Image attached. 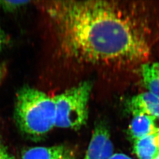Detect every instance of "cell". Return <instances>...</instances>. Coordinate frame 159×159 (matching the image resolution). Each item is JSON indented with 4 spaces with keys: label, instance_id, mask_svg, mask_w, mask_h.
I'll use <instances>...</instances> for the list:
<instances>
[{
    "label": "cell",
    "instance_id": "obj_15",
    "mask_svg": "<svg viewBox=\"0 0 159 159\" xmlns=\"http://www.w3.org/2000/svg\"><path fill=\"white\" fill-rule=\"evenodd\" d=\"M154 159H159V154L157 156V157H155Z\"/></svg>",
    "mask_w": 159,
    "mask_h": 159
},
{
    "label": "cell",
    "instance_id": "obj_6",
    "mask_svg": "<svg viewBox=\"0 0 159 159\" xmlns=\"http://www.w3.org/2000/svg\"><path fill=\"white\" fill-rule=\"evenodd\" d=\"M21 159H75L74 152L66 146L30 148L23 152Z\"/></svg>",
    "mask_w": 159,
    "mask_h": 159
},
{
    "label": "cell",
    "instance_id": "obj_13",
    "mask_svg": "<svg viewBox=\"0 0 159 159\" xmlns=\"http://www.w3.org/2000/svg\"><path fill=\"white\" fill-rule=\"evenodd\" d=\"M108 159H132L129 156L123 153L113 154Z\"/></svg>",
    "mask_w": 159,
    "mask_h": 159
},
{
    "label": "cell",
    "instance_id": "obj_11",
    "mask_svg": "<svg viewBox=\"0 0 159 159\" xmlns=\"http://www.w3.org/2000/svg\"><path fill=\"white\" fill-rule=\"evenodd\" d=\"M0 159H15L8 151L1 137H0Z\"/></svg>",
    "mask_w": 159,
    "mask_h": 159
},
{
    "label": "cell",
    "instance_id": "obj_8",
    "mask_svg": "<svg viewBox=\"0 0 159 159\" xmlns=\"http://www.w3.org/2000/svg\"><path fill=\"white\" fill-rule=\"evenodd\" d=\"M134 152L139 159H154L159 154V132L134 141Z\"/></svg>",
    "mask_w": 159,
    "mask_h": 159
},
{
    "label": "cell",
    "instance_id": "obj_12",
    "mask_svg": "<svg viewBox=\"0 0 159 159\" xmlns=\"http://www.w3.org/2000/svg\"><path fill=\"white\" fill-rule=\"evenodd\" d=\"M8 41L7 36L4 31L0 29V51L5 47Z\"/></svg>",
    "mask_w": 159,
    "mask_h": 159
},
{
    "label": "cell",
    "instance_id": "obj_3",
    "mask_svg": "<svg viewBox=\"0 0 159 159\" xmlns=\"http://www.w3.org/2000/svg\"><path fill=\"white\" fill-rule=\"evenodd\" d=\"M92 88L90 81H84L53 97L56 111L55 127L77 130L85 125Z\"/></svg>",
    "mask_w": 159,
    "mask_h": 159
},
{
    "label": "cell",
    "instance_id": "obj_4",
    "mask_svg": "<svg viewBox=\"0 0 159 159\" xmlns=\"http://www.w3.org/2000/svg\"><path fill=\"white\" fill-rule=\"evenodd\" d=\"M113 154V144L108 128L102 123L97 125L84 159H108Z\"/></svg>",
    "mask_w": 159,
    "mask_h": 159
},
{
    "label": "cell",
    "instance_id": "obj_9",
    "mask_svg": "<svg viewBox=\"0 0 159 159\" xmlns=\"http://www.w3.org/2000/svg\"><path fill=\"white\" fill-rule=\"evenodd\" d=\"M141 74L148 91L159 97V63L143 64Z\"/></svg>",
    "mask_w": 159,
    "mask_h": 159
},
{
    "label": "cell",
    "instance_id": "obj_1",
    "mask_svg": "<svg viewBox=\"0 0 159 159\" xmlns=\"http://www.w3.org/2000/svg\"><path fill=\"white\" fill-rule=\"evenodd\" d=\"M64 56L76 63L125 66L151 55L150 16L117 1H56L47 5Z\"/></svg>",
    "mask_w": 159,
    "mask_h": 159
},
{
    "label": "cell",
    "instance_id": "obj_10",
    "mask_svg": "<svg viewBox=\"0 0 159 159\" xmlns=\"http://www.w3.org/2000/svg\"><path fill=\"white\" fill-rule=\"evenodd\" d=\"M29 1H1L0 8L5 11H12L29 4Z\"/></svg>",
    "mask_w": 159,
    "mask_h": 159
},
{
    "label": "cell",
    "instance_id": "obj_7",
    "mask_svg": "<svg viewBox=\"0 0 159 159\" xmlns=\"http://www.w3.org/2000/svg\"><path fill=\"white\" fill-rule=\"evenodd\" d=\"M133 116L129 133L134 141L159 132V119L145 114H137Z\"/></svg>",
    "mask_w": 159,
    "mask_h": 159
},
{
    "label": "cell",
    "instance_id": "obj_5",
    "mask_svg": "<svg viewBox=\"0 0 159 159\" xmlns=\"http://www.w3.org/2000/svg\"><path fill=\"white\" fill-rule=\"evenodd\" d=\"M127 106L133 116L145 114L159 119V97L149 91L132 97L128 100Z\"/></svg>",
    "mask_w": 159,
    "mask_h": 159
},
{
    "label": "cell",
    "instance_id": "obj_14",
    "mask_svg": "<svg viewBox=\"0 0 159 159\" xmlns=\"http://www.w3.org/2000/svg\"><path fill=\"white\" fill-rule=\"evenodd\" d=\"M6 70V67L3 64H0V81L3 79V77L5 75Z\"/></svg>",
    "mask_w": 159,
    "mask_h": 159
},
{
    "label": "cell",
    "instance_id": "obj_2",
    "mask_svg": "<svg viewBox=\"0 0 159 159\" xmlns=\"http://www.w3.org/2000/svg\"><path fill=\"white\" fill-rule=\"evenodd\" d=\"M14 118L24 134L33 140L42 138L56 125L53 97L34 87H23L17 93Z\"/></svg>",
    "mask_w": 159,
    "mask_h": 159
}]
</instances>
